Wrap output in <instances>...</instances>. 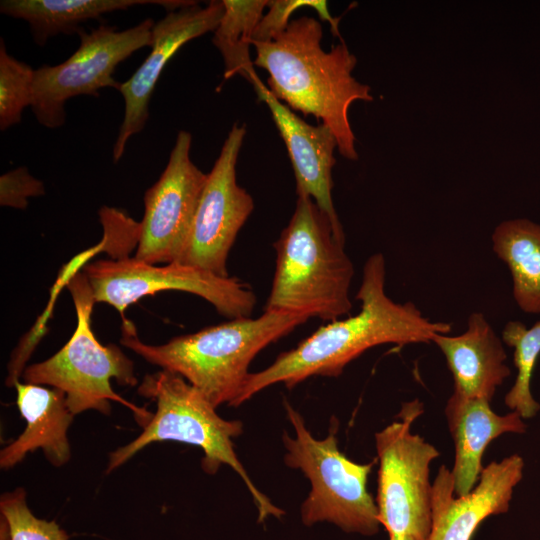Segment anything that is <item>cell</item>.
Instances as JSON below:
<instances>
[{
	"instance_id": "3",
	"label": "cell",
	"mask_w": 540,
	"mask_h": 540,
	"mask_svg": "<svg viewBox=\"0 0 540 540\" xmlns=\"http://www.w3.org/2000/svg\"><path fill=\"white\" fill-rule=\"evenodd\" d=\"M308 319L265 310L257 318L231 319L162 345H149L138 338L134 324L124 318L120 342L147 362L182 376L215 408L225 403L232 407L255 356Z\"/></svg>"
},
{
	"instance_id": "13",
	"label": "cell",
	"mask_w": 540,
	"mask_h": 540,
	"mask_svg": "<svg viewBox=\"0 0 540 540\" xmlns=\"http://www.w3.org/2000/svg\"><path fill=\"white\" fill-rule=\"evenodd\" d=\"M224 13L222 1H210L205 7L197 2L172 11L155 22L151 51L134 74L121 83L124 117L113 147V160L124 154L128 140L141 132L149 117V102L168 61L187 42L215 31Z\"/></svg>"
},
{
	"instance_id": "12",
	"label": "cell",
	"mask_w": 540,
	"mask_h": 540,
	"mask_svg": "<svg viewBox=\"0 0 540 540\" xmlns=\"http://www.w3.org/2000/svg\"><path fill=\"white\" fill-rule=\"evenodd\" d=\"M192 136L179 131L169 161L144 195L135 258L149 264L177 262L186 243L207 174L191 160Z\"/></svg>"
},
{
	"instance_id": "5",
	"label": "cell",
	"mask_w": 540,
	"mask_h": 540,
	"mask_svg": "<svg viewBox=\"0 0 540 540\" xmlns=\"http://www.w3.org/2000/svg\"><path fill=\"white\" fill-rule=\"evenodd\" d=\"M138 393L155 401L156 412L142 426L138 437L109 454L107 473L153 442L178 441L202 449L201 467L205 473L213 475L227 465L239 475L258 510V522L285 514L256 487L234 450L233 439L243 433L241 421L220 417L197 388L168 370L147 374Z\"/></svg>"
},
{
	"instance_id": "4",
	"label": "cell",
	"mask_w": 540,
	"mask_h": 540,
	"mask_svg": "<svg viewBox=\"0 0 540 540\" xmlns=\"http://www.w3.org/2000/svg\"><path fill=\"white\" fill-rule=\"evenodd\" d=\"M344 244L313 199L298 196L274 243L276 266L265 310L330 322L350 315L354 267Z\"/></svg>"
},
{
	"instance_id": "21",
	"label": "cell",
	"mask_w": 540,
	"mask_h": 540,
	"mask_svg": "<svg viewBox=\"0 0 540 540\" xmlns=\"http://www.w3.org/2000/svg\"><path fill=\"white\" fill-rule=\"evenodd\" d=\"M222 2L224 13L214 31L212 41L224 60V79L239 74L250 82L255 70L249 47L269 1L222 0Z\"/></svg>"
},
{
	"instance_id": "7",
	"label": "cell",
	"mask_w": 540,
	"mask_h": 540,
	"mask_svg": "<svg viewBox=\"0 0 540 540\" xmlns=\"http://www.w3.org/2000/svg\"><path fill=\"white\" fill-rule=\"evenodd\" d=\"M67 287L77 314L76 328L57 353L25 367L22 372L24 382L62 390L74 416L87 410L109 415L110 401L119 402L134 413L142 427L152 413L126 401L111 387L112 378L125 386L138 383L133 361L116 345H102L95 337L91 315L96 302L86 275L69 270Z\"/></svg>"
},
{
	"instance_id": "6",
	"label": "cell",
	"mask_w": 540,
	"mask_h": 540,
	"mask_svg": "<svg viewBox=\"0 0 540 540\" xmlns=\"http://www.w3.org/2000/svg\"><path fill=\"white\" fill-rule=\"evenodd\" d=\"M284 409L295 431L294 437L283 432L284 463L300 470L311 485L300 507L302 523L311 527L327 522L347 533L377 534L381 526L377 504L368 491L375 460L356 463L339 450L338 422L334 417L328 435L317 439L287 400H284Z\"/></svg>"
},
{
	"instance_id": "19",
	"label": "cell",
	"mask_w": 540,
	"mask_h": 540,
	"mask_svg": "<svg viewBox=\"0 0 540 540\" xmlns=\"http://www.w3.org/2000/svg\"><path fill=\"white\" fill-rule=\"evenodd\" d=\"M192 1L182 0H2L0 12L26 21L37 45L43 46L59 33L78 32L80 24L118 10L138 5H159L167 11Z\"/></svg>"
},
{
	"instance_id": "1",
	"label": "cell",
	"mask_w": 540,
	"mask_h": 540,
	"mask_svg": "<svg viewBox=\"0 0 540 540\" xmlns=\"http://www.w3.org/2000/svg\"><path fill=\"white\" fill-rule=\"evenodd\" d=\"M385 259L381 253L365 262L356 299L360 311L320 327L295 348L282 352L265 369L250 373L232 407H238L277 383L292 389L313 376L337 377L351 361L382 344L429 343L448 334L451 324L433 322L411 302L397 303L385 292Z\"/></svg>"
},
{
	"instance_id": "18",
	"label": "cell",
	"mask_w": 540,
	"mask_h": 540,
	"mask_svg": "<svg viewBox=\"0 0 540 540\" xmlns=\"http://www.w3.org/2000/svg\"><path fill=\"white\" fill-rule=\"evenodd\" d=\"M16 403L26 421L24 431L0 452V466L9 469L29 452L42 449L48 461L60 467L71 457L67 436L74 415L67 406L66 394L57 388L31 383H15Z\"/></svg>"
},
{
	"instance_id": "15",
	"label": "cell",
	"mask_w": 540,
	"mask_h": 540,
	"mask_svg": "<svg viewBox=\"0 0 540 540\" xmlns=\"http://www.w3.org/2000/svg\"><path fill=\"white\" fill-rule=\"evenodd\" d=\"M258 99L269 108L277 129L286 145L292 163L296 193L313 199L330 218L337 237L345 241L343 226L332 199V169L336 163L334 151L337 139L325 124L311 125L278 100L261 81L257 73L251 76Z\"/></svg>"
},
{
	"instance_id": "27",
	"label": "cell",
	"mask_w": 540,
	"mask_h": 540,
	"mask_svg": "<svg viewBox=\"0 0 540 540\" xmlns=\"http://www.w3.org/2000/svg\"><path fill=\"white\" fill-rule=\"evenodd\" d=\"M389 540H416L409 536H389Z\"/></svg>"
},
{
	"instance_id": "9",
	"label": "cell",
	"mask_w": 540,
	"mask_h": 540,
	"mask_svg": "<svg viewBox=\"0 0 540 540\" xmlns=\"http://www.w3.org/2000/svg\"><path fill=\"white\" fill-rule=\"evenodd\" d=\"M96 303H107L125 318L127 307L160 291L178 290L208 301L230 319L251 317L257 299L249 284L180 263L149 264L135 257L98 260L84 266Z\"/></svg>"
},
{
	"instance_id": "14",
	"label": "cell",
	"mask_w": 540,
	"mask_h": 540,
	"mask_svg": "<svg viewBox=\"0 0 540 540\" xmlns=\"http://www.w3.org/2000/svg\"><path fill=\"white\" fill-rule=\"evenodd\" d=\"M524 462L514 454L483 468L478 484L467 495L454 493L451 470L440 467L432 484V524L426 540H471L489 516L506 513Z\"/></svg>"
},
{
	"instance_id": "24",
	"label": "cell",
	"mask_w": 540,
	"mask_h": 540,
	"mask_svg": "<svg viewBox=\"0 0 540 540\" xmlns=\"http://www.w3.org/2000/svg\"><path fill=\"white\" fill-rule=\"evenodd\" d=\"M1 525L9 540H68L69 535L55 522L37 518L26 502V492L18 487L0 498Z\"/></svg>"
},
{
	"instance_id": "16",
	"label": "cell",
	"mask_w": 540,
	"mask_h": 540,
	"mask_svg": "<svg viewBox=\"0 0 540 540\" xmlns=\"http://www.w3.org/2000/svg\"><path fill=\"white\" fill-rule=\"evenodd\" d=\"M431 342L445 356L457 395L490 402L510 375L503 343L482 313L469 316L464 333L435 334Z\"/></svg>"
},
{
	"instance_id": "23",
	"label": "cell",
	"mask_w": 540,
	"mask_h": 540,
	"mask_svg": "<svg viewBox=\"0 0 540 540\" xmlns=\"http://www.w3.org/2000/svg\"><path fill=\"white\" fill-rule=\"evenodd\" d=\"M35 70L8 54L0 39V129L21 122L23 110L32 105Z\"/></svg>"
},
{
	"instance_id": "10",
	"label": "cell",
	"mask_w": 540,
	"mask_h": 540,
	"mask_svg": "<svg viewBox=\"0 0 540 540\" xmlns=\"http://www.w3.org/2000/svg\"><path fill=\"white\" fill-rule=\"evenodd\" d=\"M155 22L149 18L123 31L101 25L90 32L79 30L80 45L64 62L35 70L31 109L37 121L54 129L65 123L64 105L79 95L99 96L101 88L119 91L113 78L119 63L135 51L151 46Z\"/></svg>"
},
{
	"instance_id": "11",
	"label": "cell",
	"mask_w": 540,
	"mask_h": 540,
	"mask_svg": "<svg viewBox=\"0 0 540 540\" xmlns=\"http://www.w3.org/2000/svg\"><path fill=\"white\" fill-rule=\"evenodd\" d=\"M245 135V125L233 124L207 174L184 249L176 263L229 277V252L254 209L252 196L236 179V164Z\"/></svg>"
},
{
	"instance_id": "25",
	"label": "cell",
	"mask_w": 540,
	"mask_h": 540,
	"mask_svg": "<svg viewBox=\"0 0 540 540\" xmlns=\"http://www.w3.org/2000/svg\"><path fill=\"white\" fill-rule=\"evenodd\" d=\"M303 7H310L317 11L319 19L330 24L333 36L339 37L338 28L340 18L331 16L327 1L323 0H275L269 1L268 12L259 21L252 42H269L286 30L290 17L294 11Z\"/></svg>"
},
{
	"instance_id": "17",
	"label": "cell",
	"mask_w": 540,
	"mask_h": 540,
	"mask_svg": "<svg viewBox=\"0 0 540 540\" xmlns=\"http://www.w3.org/2000/svg\"><path fill=\"white\" fill-rule=\"evenodd\" d=\"M445 415L455 447L451 475L454 493L469 494L479 480L482 456L491 441L505 433H524L526 425L519 413H495L490 402L466 398L453 393L447 401Z\"/></svg>"
},
{
	"instance_id": "22",
	"label": "cell",
	"mask_w": 540,
	"mask_h": 540,
	"mask_svg": "<svg viewBox=\"0 0 540 540\" xmlns=\"http://www.w3.org/2000/svg\"><path fill=\"white\" fill-rule=\"evenodd\" d=\"M502 341L514 348V364L517 376L514 385L505 396V404L522 417L532 418L540 404L531 394V377L540 354V321L531 327L522 322L510 321L502 331Z\"/></svg>"
},
{
	"instance_id": "20",
	"label": "cell",
	"mask_w": 540,
	"mask_h": 540,
	"mask_svg": "<svg viewBox=\"0 0 540 540\" xmlns=\"http://www.w3.org/2000/svg\"><path fill=\"white\" fill-rule=\"evenodd\" d=\"M492 244L509 268L517 305L526 313H540V225L529 219L503 221Z\"/></svg>"
},
{
	"instance_id": "2",
	"label": "cell",
	"mask_w": 540,
	"mask_h": 540,
	"mask_svg": "<svg viewBox=\"0 0 540 540\" xmlns=\"http://www.w3.org/2000/svg\"><path fill=\"white\" fill-rule=\"evenodd\" d=\"M322 26L303 16L269 42H252L254 66L265 69L268 88L290 109L322 120L337 139L339 153L357 160L349 109L356 101L372 102L370 87L352 72L357 58L342 41L326 52L321 48Z\"/></svg>"
},
{
	"instance_id": "8",
	"label": "cell",
	"mask_w": 540,
	"mask_h": 540,
	"mask_svg": "<svg viewBox=\"0 0 540 540\" xmlns=\"http://www.w3.org/2000/svg\"><path fill=\"white\" fill-rule=\"evenodd\" d=\"M424 412L418 399L402 405L398 420L375 433L379 462L376 504L389 536L426 540L432 524L430 464L439 451L418 434L412 423Z\"/></svg>"
},
{
	"instance_id": "26",
	"label": "cell",
	"mask_w": 540,
	"mask_h": 540,
	"mask_svg": "<svg viewBox=\"0 0 540 540\" xmlns=\"http://www.w3.org/2000/svg\"><path fill=\"white\" fill-rule=\"evenodd\" d=\"M44 194L43 182L34 178L26 167L8 171L0 177L1 206L25 209L28 198Z\"/></svg>"
}]
</instances>
